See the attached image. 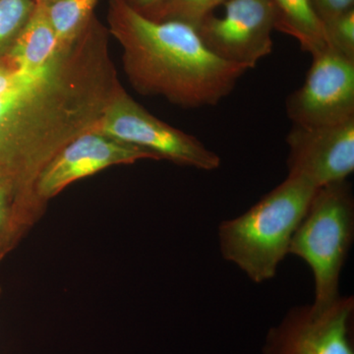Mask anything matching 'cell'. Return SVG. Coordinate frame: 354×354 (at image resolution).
<instances>
[{"label":"cell","instance_id":"obj_14","mask_svg":"<svg viewBox=\"0 0 354 354\" xmlns=\"http://www.w3.org/2000/svg\"><path fill=\"white\" fill-rule=\"evenodd\" d=\"M99 0H48L46 9L58 48L73 43L95 15Z\"/></svg>","mask_w":354,"mask_h":354},{"label":"cell","instance_id":"obj_12","mask_svg":"<svg viewBox=\"0 0 354 354\" xmlns=\"http://www.w3.org/2000/svg\"><path fill=\"white\" fill-rule=\"evenodd\" d=\"M274 30L297 39L311 57L329 48L324 21L312 0H270Z\"/></svg>","mask_w":354,"mask_h":354},{"label":"cell","instance_id":"obj_8","mask_svg":"<svg viewBox=\"0 0 354 354\" xmlns=\"http://www.w3.org/2000/svg\"><path fill=\"white\" fill-rule=\"evenodd\" d=\"M223 16H207L197 26L216 57L249 70L271 55L274 12L270 0H227Z\"/></svg>","mask_w":354,"mask_h":354},{"label":"cell","instance_id":"obj_10","mask_svg":"<svg viewBox=\"0 0 354 354\" xmlns=\"http://www.w3.org/2000/svg\"><path fill=\"white\" fill-rule=\"evenodd\" d=\"M288 176L317 188L346 180L354 171V118L322 127L292 125L286 137Z\"/></svg>","mask_w":354,"mask_h":354},{"label":"cell","instance_id":"obj_6","mask_svg":"<svg viewBox=\"0 0 354 354\" xmlns=\"http://www.w3.org/2000/svg\"><path fill=\"white\" fill-rule=\"evenodd\" d=\"M353 297L341 295L327 306L291 307L269 330L263 354H354L351 326Z\"/></svg>","mask_w":354,"mask_h":354},{"label":"cell","instance_id":"obj_5","mask_svg":"<svg viewBox=\"0 0 354 354\" xmlns=\"http://www.w3.org/2000/svg\"><path fill=\"white\" fill-rule=\"evenodd\" d=\"M94 131L139 147L176 165L199 171H216L221 158L201 140L177 129L149 113L124 88L109 104Z\"/></svg>","mask_w":354,"mask_h":354},{"label":"cell","instance_id":"obj_11","mask_svg":"<svg viewBox=\"0 0 354 354\" xmlns=\"http://www.w3.org/2000/svg\"><path fill=\"white\" fill-rule=\"evenodd\" d=\"M48 203L36 183L0 180V263L43 218Z\"/></svg>","mask_w":354,"mask_h":354},{"label":"cell","instance_id":"obj_2","mask_svg":"<svg viewBox=\"0 0 354 354\" xmlns=\"http://www.w3.org/2000/svg\"><path fill=\"white\" fill-rule=\"evenodd\" d=\"M106 28L134 90L181 108L216 106L249 70L214 55L193 26L150 19L123 0H109Z\"/></svg>","mask_w":354,"mask_h":354},{"label":"cell","instance_id":"obj_21","mask_svg":"<svg viewBox=\"0 0 354 354\" xmlns=\"http://www.w3.org/2000/svg\"><path fill=\"white\" fill-rule=\"evenodd\" d=\"M0 293H1V288H0Z\"/></svg>","mask_w":354,"mask_h":354},{"label":"cell","instance_id":"obj_16","mask_svg":"<svg viewBox=\"0 0 354 354\" xmlns=\"http://www.w3.org/2000/svg\"><path fill=\"white\" fill-rule=\"evenodd\" d=\"M37 0H0V55H4L27 24Z\"/></svg>","mask_w":354,"mask_h":354},{"label":"cell","instance_id":"obj_3","mask_svg":"<svg viewBox=\"0 0 354 354\" xmlns=\"http://www.w3.org/2000/svg\"><path fill=\"white\" fill-rule=\"evenodd\" d=\"M317 189L301 177L288 176L243 214L223 221L218 228L223 259L253 283L271 281Z\"/></svg>","mask_w":354,"mask_h":354},{"label":"cell","instance_id":"obj_19","mask_svg":"<svg viewBox=\"0 0 354 354\" xmlns=\"http://www.w3.org/2000/svg\"><path fill=\"white\" fill-rule=\"evenodd\" d=\"M27 71H31V70L20 68L14 64L6 53L0 55V92L12 87L14 84L17 82L23 74Z\"/></svg>","mask_w":354,"mask_h":354},{"label":"cell","instance_id":"obj_20","mask_svg":"<svg viewBox=\"0 0 354 354\" xmlns=\"http://www.w3.org/2000/svg\"><path fill=\"white\" fill-rule=\"evenodd\" d=\"M128 6L148 17L158 8L164 0H123Z\"/></svg>","mask_w":354,"mask_h":354},{"label":"cell","instance_id":"obj_7","mask_svg":"<svg viewBox=\"0 0 354 354\" xmlns=\"http://www.w3.org/2000/svg\"><path fill=\"white\" fill-rule=\"evenodd\" d=\"M286 111L292 125L322 127L354 118V60L329 48L312 57L301 87L291 93Z\"/></svg>","mask_w":354,"mask_h":354},{"label":"cell","instance_id":"obj_15","mask_svg":"<svg viewBox=\"0 0 354 354\" xmlns=\"http://www.w3.org/2000/svg\"><path fill=\"white\" fill-rule=\"evenodd\" d=\"M227 0H164L148 18L155 21H179L196 28L207 16Z\"/></svg>","mask_w":354,"mask_h":354},{"label":"cell","instance_id":"obj_9","mask_svg":"<svg viewBox=\"0 0 354 354\" xmlns=\"http://www.w3.org/2000/svg\"><path fill=\"white\" fill-rule=\"evenodd\" d=\"M158 160L157 155L94 130L72 140L44 167L37 179L39 196L50 201L69 186L114 165Z\"/></svg>","mask_w":354,"mask_h":354},{"label":"cell","instance_id":"obj_17","mask_svg":"<svg viewBox=\"0 0 354 354\" xmlns=\"http://www.w3.org/2000/svg\"><path fill=\"white\" fill-rule=\"evenodd\" d=\"M328 46L354 60V9L324 21Z\"/></svg>","mask_w":354,"mask_h":354},{"label":"cell","instance_id":"obj_13","mask_svg":"<svg viewBox=\"0 0 354 354\" xmlns=\"http://www.w3.org/2000/svg\"><path fill=\"white\" fill-rule=\"evenodd\" d=\"M48 0H37L34 12L6 55L26 70L41 68L60 48L46 9Z\"/></svg>","mask_w":354,"mask_h":354},{"label":"cell","instance_id":"obj_4","mask_svg":"<svg viewBox=\"0 0 354 354\" xmlns=\"http://www.w3.org/2000/svg\"><path fill=\"white\" fill-rule=\"evenodd\" d=\"M353 239L354 197L348 179L318 188L288 251L311 270L316 306H327L341 297L339 281Z\"/></svg>","mask_w":354,"mask_h":354},{"label":"cell","instance_id":"obj_1","mask_svg":"<svg viewBox=\"0 0 354 354\" xmlns=\"http://www.w3.org/2000/svg\"><path fill=\"white\" fill-rule=\"evenodd\" d=\"M111 97L102 67L79 46L25 72L0 92V180L36 183L59 151L97 127Z\"/></svg>","mask_w":354,"mask_h":354},{"label":"cell","instance_id":"obj_18","mask_svg":"<svg viewBox=\"0 0 354 354\" xmlns=\"http://www.w3.org/2000/svg\"><path fill=\"white\" fill-rule=\"evenodd\" d=\"M323 21L354 9V0H312Z\"/></svg>","mask_w":354,"mask_h":354}]
</instances>
